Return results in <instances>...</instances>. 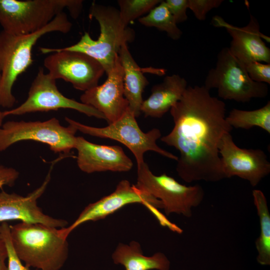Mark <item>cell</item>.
I'll return each mask as SVG.
<instances>
[{
    "instance_id": "1",
    "label": "cell",
    "mask_w": 270,
    "mask_h": 270,
    "mask_svg": "<svg viewBox=\"0 0 270 270\" xmlns=\"http://www.w3.org/2000/svg\"><path fill=\"white\" fill-rule=\"evenodd\" d=\"M170 111L174 126L160 140L178 151L180 178L188 183L224 179L218 145L232 129L226 120L225 103L204 86H189Z\"/></svg>"
},
{
    "instance_id": "2",
    "label": "cell",
    "mask_w": 270,
    "mask_h": 270,
    "mask_svg": "<svg viewBox=\"0 0 270 270\" xmlns=\"http://www.w3.org/2000/svg\"><path fill=\"white\" fill-rule=\"evenodd\" d=\"M72 24L67 14L62 12L41 30L27 34H15L0 32V106L10 108L16 102L12 86L18 76L33 62L32 50L37 41L51 32L66 34Z\"/></svg>"
},
{
    "instance_id": "3",
    "label": "cell",
    "mask_w": 270,
    "mask_h": 270,
    "mask_svg": "<svg viewBox=\"0 0 270 270\" xmlns=\"http://www.w3.org/2000/svg\"><path fill=\"white\" fill-rule=\"evenodd\" d=\"M13 247L28 268L60 270L67 260L68 244L60 228L20 222L10 225Z\"/></svg>"
},
{
    "instance_id": "4",
    "label": "cell",
    "mask_w": 270,
    "mask_h": 270,
    "mask_svg": "<svg viewBox=\"0 0 270 270\" xmlns=\"http://www.w3.org/2000/svg\"><path fill=\"white\" fill-rule=\"evenodd\" d=\"M89 16L100 25L98 38L94 40L85 32L77 43L61 48L88 54L98 62L108 74L112 68L122 46L134 40L135 32L123 26L118 10L112 6L94 2L89 10Z\"/></svg>"
},
{
    "instance_id": "5",
    "label": "cell",
    "mask_w": 270,
    "mask_h": 270,
    "mask_svg": "<svg viewBox=\"0 0 270 270\" xmlns=\"http://www.w3.org/2000/svg\"><path fill=\"white\" fill-rule=\"evenodd\" d=\"M83 6L82 0H0V24L15 34L35 32L66 8L76 19Z\"/></svg>"
},
{
    "instance_id": "6",
    "label": "cell",
    "mask_w": 270,
    "mask_h": 270,
    "mask_svg": "<svg viewBox=\"0 0 270 270\" xmlns=\"http://www.w3.org/2000/svg\"><path fill=\"white\" fill-rule=\"evenodd\" d=\"M65 120L77 131L84 134L113 140L123 144L134 154L137 166L144 162V154L148 151H153L168 158L178 160V156L157 144L156 141L161 137L160 130L154 128L147 132H144L129 108L118 120L102 128L87 126L68 117H66Z\"/></svg>"
},
{
    "instance_id": "7",
    "label": "cell",
    "mask_w": 270,
    "mask_h": 270,
    "mask_svg": "<svg viewBox=\"0 0 270 270\" xmlns=\"http://www.w3.org/2000/svg\"><path fill=\"white\" fill-rule=\"evenodd\" d=\"M204 86L208 90L216 88L218 96L224 100L238 102L265 98L268 92V84L252 80L244 64L227 47L218 52L216 66L208 71Z\"/></svg>"
},
{
    "instance_id": "8",
    "label": "cell",
    "mask_w": 270,
    "mask_h": 270,
    "mask_svg": "<svg viewBox=\"0 0 270 270\" xmlns=\"http://www.w3.org/2000/svg\"><path fill=\"white\" fill-rule=\"evenodd\" d=\"M136 185L160 200L167 216L176 214L191 217L192 208L198 206L204 197L201 186L182 184L165 173L155 175L145 162L137 166Z\"/></svg>"
},
{
    "instance_id": "9",
    "label": "cell",
    "mask_w": 270,
    "mask_h": 270,
    "mask_svg": "<svg viewBox=\"0 0 270 270\" xmlns=\"http://www.w3.org/2000/svg\"><path fill=\"white\" fill-rule=\"evenodd\" d=\"M77 130L68 124L64 126L56 118L47 120L8 121L0 128V152L16 142L32 140L46 144L55 153H70L74 148Z\"/></svg>"
},
{
    "instance_id": "10",
    "label": "cell",
    "mask_w": 270,
    "mask_h": 270,
    "mask_svg": "<svg viewBox=\"0 0 270 270\" xmlns=\"http://www.w3.org/2000/svg\"><path fill=\"white\" fill-rule=\"evenodd\" d=\"M133 204L144 206L155 216L161 225L167 222L168 219L158 210L163 208L160 200L136 184H131L128 180H123L118 183L112 193L88 205L71 225L60 228V232L67 238L70 233L80 224L89 221L104 219L124 206Z\"/></svg>"
},
{
    "instance_id": "11",
    "label": "cell",
    "mask_w": 270,
    "mask_h": 270,
    "mask_svg": "<svg viewBox=\"0 0 270 270\" xmlns=\"http://www.w3.org/2000/svg\"><path fill=\"white\" fill-rule=\"evenodd\" d=\"M42 54H50L44 64L54 79H62L76 89L86 91L98 85L105 72L102 64L88 54L61 48H40Z\"/></svg>"
},
{
    "instance_id": "12",
    "label": "cell",
    "mask_w": 270,
    "mask_h": 270,
    "mask_svg": "<svg viewBox=\"0 0 270 270\" xmlns=\"http://www.w3.org/2000/svg\"><path fill=\"white\" fill-rule=\"evenodd\" d=\"M60 108L74 110L88 116L106 120L104 116L94 108L64 96L58 90L56 80L48 73L45 74L42 68L38 70L32 82L26 100L18 106L2 112L5 117Z\"/></svg>"
},
{
    "instance_id": "13",
    "label": "cell",
    "mask_w": 270,
    "mask_h": 270,
    "mask_svg": "<svg viewBox=\"0 0 270 270\" xmlns=\"http://www.w3.org/2000/svg\"><path fill=\"white\" fill-rule=\"evenodd\" d=\"M218 150L224 178L236 176L254 187L270 172V162L266 153L260 149L238 147L230 133L222 136Z\"/></svg>"
},
{
    "instance_id": "14",
    "label": "cell",
    "mask_w": 270,
    "mask_h": 270,
    "mask_svg": "<svg viewBox=\"0 0 270 270\" xmlns=\"http://www.w3.org/2000/svg\"><path fill=\"white\" fill-rule=\"evenodd\" d=\"M52 166L41 186L25 196L4 190L0 192V222L18 220L56 228L66 227L68 224L66 220L46 214L37 204L38 200L44 193L50 181Z\"/></svg>"
},
{
    "instance_id": "15",
    "label": "cell",
    "mask_w": 270,
    "mask_h": 270,
    "mask_svg": "<svg viewBox=\"0 0 270 270\" xmlns=\"http://www.w3.org/2000/svg\"><path fill=\"white\" fill-rule=\"evenodd\" d=\"M107 76L103 84L84 92L80 100L101 112L110 124L118 120L128 108L124 92V70L118 56Z\"/></svg>"
},
{
    "instance_id": "16",
    "label": "cell",
    "mask_w": 270,
    "mask_h": 270,
    "mask_svg": "<svg viewBox=\"0 0 270 270\" xmlns=\"http://www.w3.org/2000/svg\"><path fill=\"white\" fill-rule=\"evenodd\" d=\"M213 19L216 26L225 28L232 37L230 50L244 65L251 62L270 64V49L262 40H270V38L260 32L254 16L250 14L248 24L242 27L232 25L218 16Z\"/></svg>"
},
{
    "instance_id": "17",
    "label": "cell",
    "mask_w": 270,
    "mask_h": 270,
    "mask_svg": "<svg viewBox=\"0 0 270 270\" xmlns=\"http://www.w3.org/2000/svg\"><path fill=\"white\" fill-rule=\"evenodd\" d=\"M74 148L77 150L76 162L83 172H126L133 166L132 160L118 146L92 143L82 136H76Z\"/></svg>"
},
{
    "instance_id": "18",
    "label": "cell",
    "mask_w": 270,
    "mask_h": 270,
    "mask_svg": "<svg viewBox=\"0 0 270 270\" xmlns=\"http://www.w3.org/2000/svg\"><path fill=\"white\" fill-rule=\"evenodd\" d=\"M188 86L186 80L178 74L166 76L152 87L150 96L142 102L141 112L145 117L162 118L180 100Z\"/></svg>"
},
{
    "instance_id": "19",
    "label": "cell",
    "mask_w": 270,
    "mask_h": 270,
    "mask_svg": "<svg viewBox=\"0 0 270 270\" xmlns=\"http://www.w3.org/2000/svg\"><path fill=\"white\" fill-rule=\"evenodd\" d=\"M118 56L124 70V96L128 102L129 108L138 118L141 114L142 92L149 82L143 74V70L132 56L126 44L122 46Z\"/></svg>"
},
{
    "instance_id": "20",
    "label": "cell",
    "mask_w": 270,
    "mask_h": 270,
    "mask_svg": "<svg viewBox=\"0 0 270 270\" xmlns=\"http://www.w3.org/2000/svg\"><path fill=\"white\" fill-rule=\"evenodd\" d=\"M114 262L125 270H170V262L162 252L148 256L143 254L140 244L132 240L128 244L120 242L112 255Z\"/></svg>"
},
{
    "instance_id": "21",
    "label": "cell",
    "mask_w": 270,
    "mask_h": 270,
    "mask_svg": "<svg viewBox=\"0 0 270 270\" xmlns=\"http://www.w3.org/2000/svg\"><path fill=\"white\" fill-rule=\"evenodd\" d=\"M254 204L259 218L260 233L255 241L256 260L262 266L270 265V214L267 200L262 191L252 192Z\"/></svg>"
},
{
    "instance_id": "22",
    "label": "cell",
    "mask_w": 270,
    "mask_h": 270,
    "mask_svg": "<svg viewBox=\"0 0 270 270\" xmlns=\"http://www.w3.org/2000/svg\"><path fill=\"white\" fill-rule=\"evenodd\" d=\"M228 123L233 128L250 129L259 127L270 134V102L262 107L252 110L233 108L226 116Z\"/></svg>"
},
{
    "instance_id": "23",
    "label": "cell",
    "mask_w": 270,
    "mask_h": 270,
    "mask_svg": "<svg viewBox=\"0 0 270 270\" xmlns=\"http://www.w3.org/2000/svg\"><path fill=\"white\" fill-rule=\"evenodd\" d=\"M138 20L146 26L154 27L160 31L166 32L174 40L180 39L182 34L164 0H162L147 15L140 17Z\"/></svg>"
},
{
    "instance_id": "24",
    "label": "cell",
    "mask_w": 270,
    "mask_h": 270,
    "mask_svg": "<svg viewBox=\"0 0 270 270\" xmlns=\"http://www.w3.org/2000/svg\"><path fill=\"white\" fill-rule=\"evenodd\" d=\"M160 0H119V14L120 20L124 27L142 16L149 12L158 4Z\"/></svg>"
},
{
    "instance_id": "25",
    "label": "cell",
    "mask_w": 270,
    "mask_h": 270,
    "mask_svg": "<svg viewBox=\"0 0 270 270\" xmlns=\"http://www.w3.org/2000/svg\"><path fill=\"white\" fill-rule=\"evenodd\" d=\"M0 239L3 240L6 248L8 270H30L22 264L16 252L11 240L10 225L6 222L0 225Z\"/></svg>"
},
{
    "instance_id": "26",
    "label": "cell",
    "mask_w": 270,
    "mask_h": 270,
    "mask_svg": "<svg viewBox=\"0 0 270 270\" xmlns=\"http://www.w3.org/2000/svg\"><path fill=\"white\" fill-rule=\"evenodd\" d=\"M244 66L248 75L252 80L270 84V64L251 62Z\"/></svg>"
},
{
    "instance_id": "27",
    "label": "cell",
    "mask_w": 270,
    "mask_h": 270,
    "mask_svg": "<svg viewBox=\"0 0 270 270\" xmlns=\"http://www.w3.org/2000/svg\"><path fill=\"white\" fill-rule=\"evenodd\" d=\"M223 2V0H188V8L198 20H204L210 11L218 8Z\"/></svg>"
},
{
    "instance_id": "28",
    "label": "cell",
    "mask_w": 270,
    "mask_h": 270,
    "mask_svg": "<svg viewBox=\"0 0 270 270\" xmlns=\"http://www.w3.org/2000/svg\"><path fill=\"white\" fill-rule=\"evenodd\" d=\"M164 2L176 24L187 20L188 0H166Z\"/></svg>"
},
{
    "instance_id": "29",
    "label": "cell",
    "mask_w": 270,
    "mask_h": 270,
    "mask_svg": "<svg viewBox=\"0 0 270 270\" xmlns=\"http://www.w3.org/2000/svg\"><path fill=\"white\" fill-rule=\"evenodd\" d=\"M19 176V172L16 169L0 165V188L4 186H12Z\"/></svg>"
},
{
    "instance_id": "30",
    "label": "cell",
    "mask_w": 270,
    "mask_h": 270,
    "mask_svg": "<svg viewBox=\"0 0 270 270\" xmlns=\"http://www.w3.org/2000/svg\"><path fill=\"white\" fill-rule=\"evenodd\" d=\"M8 258V252L6 245L0 239V270H8L6 261Z\"/></svg>"
},
{
    "instance_id": "31",
    "label": "cell",
    "mask_w": 270,
    "mask_h": 270,
    "mask_svg": "<svg viewBox=\"0 0 270 270\" xmlns=\"http://www.w3.org/2000/svg\"><path fill=\"white\" fill-rule=\"evenodd\" d=\"M0 78H1V76H0ZM4 118V117L3 115L2 112L0 110V128L2 124L3 120Z\"/></svg>"
}]
</instances>
